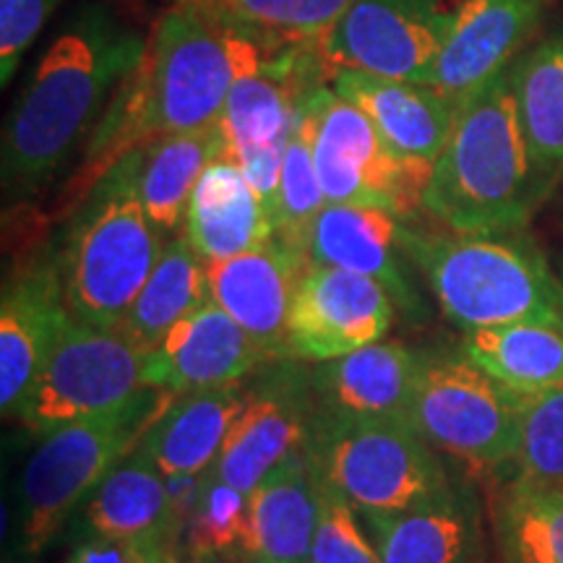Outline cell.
<instances>
[{"instance_id": "6da1fadb", "label": "cell", "mask_w": 563, "mask_h": 563, "mask_svg": "<svg viewBox=\"0 0 563 563\" xmlns=\"http://www.w3.org/2000/svg\"><path fill=\"white\" fill-rule=\"evenodd\" d=\"M277 45L199 3L178 0L154 24L139 66L87 139L70 191L89 196L118 159L146 141L220 123L232 84Z\"/></svg>"}, {"instance_id": "7a4b0ae2", "label": "cell", "mask_w": 563, "mask_h": 563, "mask_svg": "<svg viewBox=\"0 0 563 563\" xmlns=\"http://www.w3.org/2000/svg\"><path fill=\"white\" fill-rule=\"evenodd\" d=\"M144 51V34L108 5H81L42 53L5 118L3 186L40 191L91 136Z\"/></svg>"}, {"instance_id": "3957f363", "label": "cell", "mask_w": 563, "mask_h": 563, "mask_svg": "<svg viewBox=\"0 0 563 563\" xmlns=\"http://www.w3.org/2000/svg\"><path fill=\"white\" fill-rule=\"evenodd\" d=\"M509 68L460 104L433 162L422 211L452 232L525 230L551 194L527 146Z\"/></svg>"}, {"instance_id": "277c9868", "label": "cell", "mask_w": 563, "mask_h": 563, "mask_svg": "<svg viewBox=\"0 0 563 563\" xmlns=\"http://www.w3.org/2000/svg\"><path fill=\"white\" fill-rule=\"evenodd\" d=\"M402 249L462 332L519 321L563 327L559 274L522 230L426 232L405 222Z\"/></svg>"}, {"instance_id": "5b68a950", "label": "cell", "mask_w": 563, "mask_h": 563, "mask_svg": "<svg viewBox=\"0 0 563 563\" xmlns=\"http://www.w3.org/2000/svg\"><path fill=\"white\" fill-rule=\"evenodd\" d=\"M306 449L323 483L361 517L418 509L456 485L439 452L405 420L350 418L316 407Z\"/></svg>"}, {"instance_id": "8992f818", "label": "cell", "mask_w": 563, "mask_h": 563, "mask_svg": "<svg viewBox=\"0 0 563 563\" xmlns=\"http://www.w3.org/2000/svg\"><path fill=\"white\" fill-rule=\"evenodd\" d=\"M173 397L144 389L115 410L42 433L21 477V551L34 559L53 543L70 511L139 446Z\"/></svg>"}, {"instance_id": "52a82bcc", "label": "cell", "mask_w": 563, "mask_h": 563, "mask_svg": "<svg viewBox=\"0 0 563 563\" xmlns=\"http://www.w3.org/2000/svg\"><path fill=\"white\" fill-rule=\"evenodd\" d=\"M167 238L110 175L97 183L58 258L68 313L100 329H121L157 266Z\"/></svg>"}, {"instance_id": "ba28073f", "label": "cell", "mask_w": 563, "mask_h": 563, "mask_svg": "<svg viewBox=\"0 0 563 563\" xmlns=\"http://www.w3.org/2000/svg\"><path fill=\"white\" fill-rule=\"evenodd\" d=\"M407 422L435 452L473 470L514 467L522 435V394L456 355L426 352Z\"/></svg>"}, {"instance_id": "9c48e42d", "label": "cell", "mask_w": 563, "mask_h": 563, "mask_svg": "<svg viewBox=\"0 0 563 563\" xmlns=\"http://www.w3.org/2000/svg\"><path fill=\"white\" fill-rule=\"evenodd\" d=\"M313 157L327 203H361L391 211L407 222L422 211L433 162L399 154L365 112L342 100L329 84L316 89Z\"/></svg>"}, {"instance_id": "30bf717a", "label": "cell", "mask_w": 563, "mask_h": 563, "mask_svg": "<svg viewBox=\"0 0 563 563\" xmlns=\"http://www.w3.org/2000/svg\"><path fill=\"white\" fill-rule=\"evenodd\" d=\"M144 389V352L121 329L91 327L68 313L16 418L42 435L115 410Z\"/></svg>"}, {"instance_id": "8fae6325", "label": "cell", "mask_w": 563, "mask_h": 563, "mask_svg": "<svg viewBox=\"0 0 563 563\" xmlns=\"http://www.w3.org/2000/svg\"><path fill=\"white\" fill-rule=\"evenodd\" d=\"M462 0H355L332 32L319 40L329 70L428 84L452 34Z\"/></svg>"}, {"instance_id": "7c38bea8", "label": "cell", "mask_w": 563, "mask_h": 563, "mask_svg": "<svg viewBox=\"0 0 563 563\" xmlns=\"http://www.w3.org/2000/svg\"><path fill=\"white\" fill-rule=\"evenodd\" d=\"M397 302L378 282L336 266L308 264L295 292L287 352L300 363H329L386 340Z\"/></svg>"}, {"instance_id": "4fadbf2b", "label": "cell", "mask_w": 563, "mask_h": 563, "mask_svg": "<svg viewBox=\"0 0 563 563\" xmlns=\"http://www.w3.org/2000/svg\"><path fill=\"white\" fill-rule=\"evenodd\" d=\"M313 418L311 373L292 357L274 361V368L249 386L243 412L232 422L211 473L232 488L251 493L282 460L306 449Z\"/></svg>"}, {"instance_id": "5bb4252c", "label": "cell", "mask_w": 563, "mask_h": 563, "mask_svg": "<svg viewBox=\"0 0 563 563\" xmlns=\"http://www.w3.org/2000/svg\"><path fill=\"white\" fill-rule=\"evenodd\" d=\"M332 70L321 58L319 42L277 45L232 84L220 129L230 157L264 150H282L290 141L295 118Z\"/></svg>"}, {"instance_id": "9a60e30c", "label": "cell", "mask_w": 563, "mask_h": 563, "mask_svg": "<svg viewBox=\"0 0 563 563\" xmlns=\"http://www.w3.org/2000/svg\"><path fill=\"white\" fill-rule=\"evenodd\" d=\"M308 256L279 238L209 262V298L243 327L269 361H287V323Z\"/></svg>"}, {"instance_id": "2e32d148", "label": "cell", "mask_w": 563, "mask_h": 563, "mask_svg": "<svg viewBox=\"0 0 563 563\" xmlns=\"http://www.w3.org/2000/svg\"><path fill=\"white\" fill-rule=\"evenodd\" d=\"M402 220L361 203H327L308 235V262L363 274L384 287L410 321L426 319V302L407 272Z\"/></svg>"}, {"instance_id": "e0dca14e", "label": "cell", "mask_w": 563, "mask_h": 563, "mask_svg": "<svg viewBox=\"0 0 563 563\" xmlns=\"http://www.w3.org/2000/svg\"><path fill=\"white\" fill-rule=\"evenodd\" d=\"M264 363L262 347L209 298L144 355V386L170 394L217 389L241 384Z\"/></svg>"}, {"instance_id": "ac0fdd59", "label": "cell", "mask_w": 563, "mask_h": 563, "mask_svg": "<svg viewBox=\"0 0 563 563\" xmlns=\"http://www.w3.org/2000/svg\"><path fill=\"white\" fill-rule=\"evenodd\" d=\"M551 0H462L460 16L428 76L456 108L511 66Z\"/></svg>"}, {"instance_id": "d6986e66", "label": "cell", "mask_w": 563, "mask_h": 563, "mask_svg": "<svg viewBox=\"0 0 563 563\" xmlns=\"http://www.w3.org/2000/svg\"><path fill=\"white\" fill-rule=\"evenodd\" d=\"M66 319L58 262H32L5 282L0 300V407L5 418L21 410Z\"/></svg>"}, {"instance_id": "ffe728a7", "label": "cell", "mask_w": 563, "mask_h": 563, "mask_svg": "<svg viewBox=\"0 0 563 563\" xmlns=\"http://www.w3.org/2000/svg\"><path fill=\"white\" fill-rule=\"evenodd\" d=\"M323 477L308 449L282 460L249 493L243 563H311Z\"/></svg>"}, {"instance_id": "44dd1931", "label": "cell", "mask_w": 563, "mask_h": 563, "mask_svg": "<svg viewBox=\"0 0 563 563\" xmlns=\"http://www.w3.org/2000/svg\"><path fill=\"white\" fill-rule=\"evenodd\" d=\"M329 87L365 112L386 144L422 162H435L460 115V108L428 84L389 79L368 70L334 68Z\"/></svg>"}, {"instance_id": "7402d4cb", "label": "cell", "mask_w": 563, "mask_h": 563, "mask_svg": "<svg viewBox=\"0 0 563 563\" xmlns=\"http://www.w3.org/2000/svg\"><path fill=\"white\" fill-rule=\"evenodd\" d=\"M222 152L224 136L217 123L209 129L146 141L118 159L104 175L123 183L144 207L154 228L173 241L186 222L196 183Z\"/></svg>"}, {"instance_id": "603a6c76", "label": "cell", "mask_w": 563, "mask_h": 563, "mask_svg": "<svg viewBox=\"0 0 563 563\" xmlns=\"http://www.w3.org/2000/svg\"><path fill=\"white\" fill-rule=\"evenodd\" d=\"M426 352L382 340L311 371L316 407L350 418L405 420Z\"/></svg>"}, {"instance_id": "cb8c5ba5", "label": "cell", "mask_w": 563, "mask_h": 563, "mask_svg": "<svg viewBox=\"0 0 563 563\" xmlns=\"http://www.w3.org/2000/svg\"><path fill=\"white\" fill-rule=\"evenodd\" d=\"M363 525L382 563H485L481 506L462 483L431 504L363 517Z\"/></svg>"}, {"instance_id": "d4e9b609", "label": "cell", "mask_w": 563, "mask_h": 563, "mask_svg": "<svg viewBox=\"0 0 563 563\" xmlns=\"http://www.w3.org/2000/svg\"><path fill=\"white\" fill-rule=\"evenodd\" d=\"M183 235L209 264L258 249L277 238V232L269 209L249 178L222 152L196 183Z\"/></svg>"}, {"instance_id": "484cf974", "label": "cell", "mask_w": 563, "mask_h": 563, "mask_svg": "<svg viewBox=\"0 0 563 563\" xmlns=\"http://www.w3.org/2000/svg\"><path fill=\"white\" fill-rule=\"evenodd\" d=\"M245 397L243 384L175 394L136 449L165 477L203 475L214 467Z\"/></svg>"}, {"instance_id": "4316f807", "label": "cell", "mask_w": 563, "mask_h": 563, "mask_svg": "<svg viewBox=\"0 0 563 563\" xmlns=\"http://www.w3.org/2000/svg\"><path fill=\"white\" fill-rule=\"evenodd\" d=\"M84 530L89 538H170L178 543L167 477L133 449L84 501Z\"/></svg>"}, {"instance_id": "83f0119b", "label": "cell", "mask_w": 563, "mask_h": 563, "mask_svg": "<svg viewBox=\"0 0 563 563\" xmlns=\"http://www.w3.org/2000/svg\"><path fill=\"white\" fill-rule=\"evenodd\" d=\"M460 352L517 394L563 389V327L519 321L464 332Z\"/></svg>"}, {"instance_id": "f1b7e54d", "label": "cell", "mask_w": 563, "mask_h": 563, "mask_svg": "<svg viewBox=\"0 0 563 563\" xmlns=\"http://www.w3.org/2000/svg\"><path fill=\"white\" fill-rule=\"evenodd\" d=\"M207 300L209 266L186 241V235H178L162 249L157 266L121 323V332L144 355H150L170 334V329L178 327Z\"/></svg>"}, {"instance_id": "f546056e", "label": "cell", "mask_w": 563, "mask_h": 563, "mask_svg": "<svg viewBox=\"0 0 563 563\" xmlns=\"http://www.w3.org/2000/svg\"><path fill=\"white\" fill-rule=\"evenodd\" d=\"M509 79L534 167L553 186L563 175V34L514 60Z\"/></svg>"}, {"instance_id": "4dcf8cb0", "label": "cell", "mask_w": 563, "mask_h": 563, "mask_svg": "<svg viewBox=\"0 0 563 563\" xmlns=\"http://www.w3.org/2000/svg\"><path fill=\"white\" fill-rule=\"evenodd\" d=\"M504 563H563V488L514 477L496 501Z\"/></svg>"}, {"instance_id": "1f68e13d", "label": "cell", "mask_w": 563, "mask_h": 563, "mask_svg": "<svg viewBox=\"0 0 563 563\" xmlns=\"http://www.w3.org/2000/svg\"><path fill=\"white\" fill-rule=\"evenodd\" d=\"M316 89L306 97L298 118H295L285 162H282L277 203H274V232H277V238L292 245V249L302 251L306 256L308 235H311L316 217L327 207L313 157L316 115H319V110H316Z\"/></svg>"}, {"instance_id": "d6a6232c", "label": "cell", "mask_w": 563, "mask_h": 563, "mask_svg": "<svg viewBox=\"0 0 563 563\" xmlns=\"http://www.w3.org/2000/svg\"><path fill=\"white\" fill-rule=\"evenodd\" d=\"M230 24L264 34L279 45L319 42L355 0H191Z\"/></svg>"}, {"instance_id": "836d02e7", "label": "cell", "mask_w": 563, "mask_h": 563, "mask_svg": "<svg viewBox=\"0 0 563 563\" xmlns=\"http://www.w3.org/2000/svg\"><path fill=\"white\" fill-rule=\"evenodd\" d=\"M245 525L249 493L232 488L207 470L199 498L183 525L180 559L186 563H220L230 555H241Z\"/></svg>"}, {"instance_id": "e575fe53", "label": "cell", "mask_w": 563, "mask_h": 563, "mask_svg": "<svg viewBox=\"0 0 563 563\" xmlns=\"http://www.w3.org/2000/svg\"><path fill=\"white\" fill-rule=\"evenodd\" d=\"M517 481L563 488V389L522 394Z\"/></svg>"}, {"instance_id": "d590c367", "label": "cell", "mask_w": 563, "mask_h": 563, "mask_svg": "<svg viewBox=\"0 0 563 563\" xmlns=\"http://www.w3.org/2000/svg\"><path fill=\"white\" fill-rule=\"evenodd\" d=\"M311 563H382L361 514L329 485H323Z\"/></svg>"}, {"instance_id": "8d00e7d4", "label": "cell", "mask_w": 563, "mask_h": 563, "mask_svg": "<svg viewBox=\"0 0 563 563\" xmlns=\"http://www.w3.org/2000/svg\"><path fill=\"white\" fill-rule=\"evenodd\" d=\"M60 0H0V87H9L24 55Z\"/></svg>"}, {"instance_id": "74e56055", "label": "cell", "mask_w": 563, "mask_h": 563, "mask_svg": "<svg viewBox=\"0 0 563 563\" xmlns=\"http://www.w3.org/2000/svg\"><path fill=\"white\" fill-rule=\"evenodd\" d=\"M66 563H183V559L178 543L170 538H89L68 555Z\"/></svg>"}, {"instance_id": "f35d334b", "label": "cell", "mask_w": 563, "mask_h": 563, "mask_svg": "<svg viewBox=\"0 0 563 563\" xmlns=\"http://www.w3.org/2000/svg\"><path fill=\"white\" fill-rule=\"evenodd\" d=\"M559 295H561V311H563V266L559 272Z\"/></svg>"}]
</instances>
